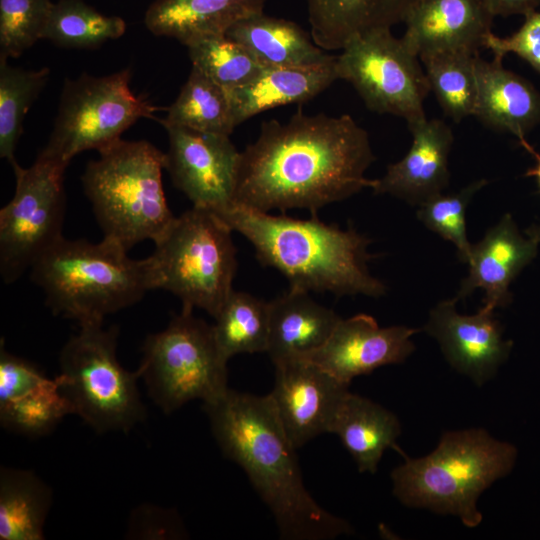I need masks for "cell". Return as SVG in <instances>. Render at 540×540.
I'll list each match as a JSON object with an SVG mask.
<instances>
[{
  "label": "cell",
  "mask_w": 540,
  "mask_h": 540,
  "mask_svg": "<svg viewBox=\"0 0 540 540\" xmlns=\"http://www.w3.org/2000/svg\"><path fill=\"white\" fill-rule=\"evenodd\" d=\"M375 160L369 136L348 114L264 121L240 152L234 204L261 212L306 209L312 215L373 186L365 172Z\"/></svg>",
  "instance_id": "6da1fadb"
},
{
  "label": "cell",
  "mask_w": 540,
  "mask_h": 540,
  "mask_svg": "<svg viewBox=\"0 0 540 540\" xmlns=\"http://www.w3.org/2000/svg\"><path fill=\"white\" fill-rule=\"evenodd\" d=\"M222 453L237 463L270 509L281 539L329 540L353 532L307 491L296 456L268 395L230 388L203 403Z\"/></svg>",
  "instance_id": "7a4b0ae2"
},
{
  "label": "cell",
  "mask_w": 540,
  "mask_h": 540,
  "mask_svg": "<svg viewBox=\"0 0 540 540\" xmlns=\"http://www.w3.org/2000/svg\"><path fill=\"white\" fill-rule=\"evenodd\" d=\"M218 215L254 247L258 261L280 271L290 287L337 296L380 297L386 285L373 277L368 261L372 242L354 228L340 229L317 215L296 219L271 215L237 204Z\"/></svg>",
  "instance_id": "3957f363"
},
{
  "label": "cell",
  "mask_w": 540,
  "mask_h": 540,
  "mask_svg": "<svg viewBox=\"0 0 540 540\" xmlns=\"http://www.w3.org/2000/svg\"><path fill=\"white\" fill-rule=\"evenodd\" d=\"M127 252L106 237L98 243L62 237L32 265L31 279L53 315L79 325L103 323L151 290L146 260Z\"/></svg>",
  "instance_id": "277c9868"
},
{
  "label": "cell",
  "mask_w": 540,
  "mask_h": 540,
  "mask_svg": "<svg viewBox=\"0 0 540 540\" xmlns=\"http://www.w3.org/2000/svg\"><path fill=\"white\" fill-rule=\"evenodd\" d=\"M405 461L391 473L393 494L408 507L453 514L467 527L482 521L477 509L481 493L509 474L517 449L492 438L483 429L446 432L429 455Z\"/></svg>",
  "instance_id": "5b68a950"
},
{
  "label": "cell",
  "mask_w": 540,
  "mask_h": 540,
  "mask_svg": "<svg viewBox=\"0 0 540 540\" xmlns=\"http://www.w3.org/2000/svg\"><path fill=\"white\" fill-rule=\"evenodd\" d=\"M98 153L81 181L104 237L128 251L144 240L155 242L176 218L162 184L165 153L148 141L123 139Z\"/></svg>",
  "instance_id": "8992f818"
},
{
  "label": "cell",
  "mask_w": 540,
  "mask_h": 540,
  "mask_svg": "<svg viewBox=\"0 0 540 540\" xmlns=\"http://www.w3.org/2000/svg\"><path fill=\"white\" fill-rule=\"evenodd\" d=\"M232 229L212 211L192 207L155 242L146 264L151 290L177 296L182 308L215 318L233 290L237 269Z\"/></svg>",
  "instance_id": "52a82bcc"
},
{
  "label": "cell",
  "mask_w": 540,
  "mask_h": 540,
  "mask_svg": "<svg viewBox=\"0 0 540 540\" xmlns=\"http://www.w3.org/2000/svg\"><path fill=\"white\" fill-rule=\"evenodd\" d=\"M118 328L103 323L79 325L59 354L60 387L74 414L96 433L129 432L146 418L137 371L117 357Z\"/></svg>",
  "instance_id": "ba28073f"
},
{
  "label": "cell",
  "mask_w": 540,
  "mask_h": 540,
  "mask_svg": "<svg viewBox=\"0 0 540 540\" xmlns=\"http://www.w3.org/2000/svg\"><path fill=\"white\" fill-rule=\"evenodd\" d=\"M136 370L152 401L165 414L186 403L214 401L229 388L227 362L213 326L182 308L167 327L147 335Z\"/></svg>",
  "instance_id": "9c48e42d"
},
{
  "label": "cell",
  "mask_w": 540,
  "mask_h": 540,
  "mask_svg": "<svg viewBox=\"0 0 540 540\" xmlns=\"http://www.w3.org/2000/svg\"><path fill=\"white\" fill-rule=\"evenodd\" d=\"M131 70L105 76L83 73L66 79L58 112L41 153L68 166L79 153L102 148L141 118H155L159 110L130 88Z\"/></svg>",
  "instance_id": "30bf717a"
},
{
  "label": "cell",
  "mask_w": 540,
  "mask_h": 540,
  "mask_svg": "<svg viewBox=\"0 0 540 540\" xmlns=\"http://www.w3.org/2000/svg\"><path fill=\"white\" fill-rule=\"evenodd\" d=\"M66 168L41 152L30 167L12 168L15 193L0 210V273L6 284L63 237Z\"/></svg>",
  "instance_id": "8fae6325"
},
{
  "label": "cell",
  "mask_w": 540,
  "mask_h": 540,
  "mask_svg": "<svg viewBox=\"0 0 540 540\" xmlns=\"http://www.w3.org/2000/svg\"><path fill=\"white\" fill-rule=\"evenodd\" d=\"M336 56L339 79L349 82L366 107L403 118L407 125L426 118L430 91L419 57L390 28L353 37Z\"/></svg>",
  "instance_id": "7c38bea8"
},
{
  "label": "cell",
  "mask_w": 540,
  "mask_h": 540,
  "mask_svg": "<svg viewBox=\"0 0 540 540\" xmlns=\"http://www.w3.org/2000/svg\"><path fill=\"white\" fill-rule=\"evenodd\" d=\"M166 165L174 186L193 207L219 214L234 203L240 152L229 135L165 125Z\"/></svg>",
  "instance_id": "4fadbf2b"
},
{
  "label": "cell",
  "mask_w": 540,
  "mask_h": 540,
  "mask_svg": "<svg viewBox=\"0 0 540 540\" xmlns=\"http://www.w3.org/2000/svg\"><path fill=\"white\" fill-rule=\"evenodd\" d=\"M268 394L276 416L298 449L322 433H330L349 385L306 359L277 363Z\"/></svg>",
  "instance_id": "5bb4252c"
},
{
  "label": "cell",
  "mask_w": 540,
  "mask_h": 540,
  "mask_svg": "<svg viewBox=\"0 0 540 540\" xmlns=\"http://www.w3.org/2000/svg\"><path fill=\"white\" fill-rule=\"evenodd\" d=\"M456 303L454 298L439 302L424 330L438 341L454 369L481 386L508 359L513 342L503 339L494 309L482 306L474 315H461Z\"/></svg>",
  "instance_id": "9a60e30c"
},
{
  "label": "cell",
  "mask_w": 540,
  "mask_h": 540,
  "mask_svg": "<svg viewBox=\"0 0 540 540\" xmlns=\"http://www.w3.org/2000/svg\"><path fill=\"white\" fill-rule=\"evenodd\" d=\"M419 331L406 326L380 327L372 316L357 314L341 318L325 344L304 359L350 385L357 376L405 361L415 349L411 337Z\"/></svg>",
  "instance_id": "2e32d148"
},
{
  "label": "cell",
  "mask_w": 540,
  "mask_h": 540,
  "mask_svg": "<svg viewBox=\"0 0 540 540\" xmlns=\"http://www.w3.org/2000/svg\"><path fill=\"white\" fill-rule=\"evenodd\" d=\"M495 15L488 0H419L402 36L419 59L450 51L478 54Z\"/></svg>",
  "instance_id": "e0dca14e"
},
{
  "label": "cell",
  "mask_w": 540,
  "mask_h": 540,
  "mask_svg": "<svg viewBox=\"0 0 540 540\" xmlns=\"http://www.w3.org/2000/svg\"><path fill=\"white\" fill-rule=\"evenodd\" d=\"M412 144L398 162L374 179V194H389L419 206L443 193L449 184V154L454 141L451 128L439 119H421L408 126Z\"/></svg>",
  "instance_id": "ac0fdd59"
},
{
  "label": "cell",
  "mask_w": 540,
  "mask_h": 540,
  "mask_svg": "<svg viewBox=\"0 0 540 540\" xmlns=\"http://www.w3.org/2000/svg\"><path fill=\"white\" fill-rule=\"evenodd\" d=\"M539 242L522 235L511 214L506 213L484 237L472 245L469 273L462 280L456 301L475 289L485 291L483 306L496 309L512 302L510 284L537 256Z\"/></svg>",
  "instance_id": "d6986e66"
},
{
  "label": "cell",
  "mask_w": 540,
  "mask_h": 540,
  "mask_svg": "<svg viewBox=\"0 0 540 540\" xmlns=\"http://www.w3.org/2000/svg\"><path fill=\"white\" fill-rule=\"evenodd\" d=\"M477 101L474 116L487 127L518 141L540 123V93L525 78L506 69L502 60H476Z\"/></svg>",
  "instance_id": "ffe728a7"
},
{
  "label": "cell",
  "mask_w": 540,
  "mask_h": 540,
  "mask_svg": "<svg viewBox=\"0 0 540 540\" xmlns=\"http://www.w3.org/2000/svg\"><path fill=\"white\" fill-rule=\"evenodd\" d=\"M341 318L309 292L292 288L269 302L266 353L273 364L304 359L322 347Z\"/></svg>",
  "instance_id": "44dd1931"
},
{
  "label": "cell",
  "mask_w": 540,
  "mask_h": 540,
  "mask_svg": "<svg viewBox=\"0 0 540 540\" xmlns=\"http://www.w3.org/2000/svg\"><path fill=\"white\" fill-rule=\"evenodd\" d=\"M337 79L336 56L318 65L264 68L247 84L227 90L235 125L266 110L307 102Z\"/></svg>",
  "instance_id": "7402d4cb"
},
{
  "label": "cell",
  "mask_w": 540,
  "mask_h": 540,
  "mask_svg": "<svg viewBox=\"0 0 540 540\" xmlns=\"http://www.w3.org/2000/svg\"><path fill=\"white\" fill-rule=\"evenodd\" d=\"M419 0H305L313 41L341 50L355 36L404 22Z\"/></svg>",
  "instance_id": "603a6c76"
},
{
  "label": "cell",
  "mask_w": 540,
  "mask_h": 540,
  "mask_svg": "<svg viewBox=\"0 0 540 540\" xmlns=\"http://www.w3.org/2000/svg\"><path fill=\"white\" fill-rule=\"evenodd\" d=\"M266 0H154L144 23L155 36L187 46L211 35L226 34L238 21L263 12Z\"/></svg>",
  "instance_id": "cb8c5ba5"
},
{
  "label": "cell",
  "mask_w": 540,
  "mask_h": 540,
  "mask_svg": "<svg viewBox=\"0 0 540 540\" xmlns=\"http://www.w3.org/2000/svg\"><path fill=\"white\" fill-rule=\"evenodd\" d=\"M226 35L245 47L265 68L311 66L335 58L295 22L263 12L238 21Z\"/></svg>",
  "instance_id": "d4e9b609"
},
{
  "label": "cell",
  "mask_w": 540,
  "mask_h": 540,
  "mask_svg": "<svg viewBox=\"0 0 540 540\" xmlns=\"http://www.w3.org/2000/svg\"><path fill=\"white\" fill-rule=\"evenodd\" d=\"M330 433L340 438L359 472L374 474L384 451L395 449L401 426L391 411L349 391L338 408Z\"/></svg>",
  "instance_id": "484cf974"
},
{
  "label": "cell",
  "mask_w": 540,
  "mask_h": 540,
  "mask_svg": "<svg viewBox=\"0 0 540 540\" xmlns=\"http://www.w3.org/2000/svg\"><path fill=\"white\" fill-rule=\"evenodd\" d=\"M53 491L30 470L0 469V540H43Z\"/></svg>",
  "instance_id": "4316f807"
},
{
  "label": "cell",
  "mask_w": 540,
  "mask_h": 540,
  "mask_svg": "<svg viewBox=\"0 0 540 540\" xmlns=\"http://www.w3.org/2000/svg\"><path fill=\"white\" fill-rule=\"evenodd\" d=\"M159 122L229 136L236 127L227 90L194 67Z\"/></svg>",
  "instance_id": "83f0119b"
},
{
  "label": "cell",
  "mask_w": 540,
  "mask_h": 540,
  "mask_svg": "<svg viewBox=\"0 0 540 540\" xmlns=\"http://www.w3.org/2000/svg\"><path fill=\"white\" fill-rule=\"evenodd\" d=\"M214 319V336L226 360L236 354L266 352L269 302L233 289Z\"/></svg>",
  "instance_id": "f1b7e54d"
},
{
  "label": "cell",
  "mask_w": 540,
  "mask_h": 540,
  "mask_svg": "<svg viewBox=\"0 0 540 540\" xmlns=\"http://www.w3.org/2000/svg\"><path fill=\"white\" fill-rule=\"evenodd\" d=\"M126 22L107 16L84 0H58L53 4L42 39L69 49H94L124 35Z\"/></svg>",
  "instance_id": "f546056e"
},
{
  "label": "cell",
  "mask_w": 540,
  "mask_h": 540,
  "mask_svg": "<svg viewBox=\"0 0 540 540\" xmlns=\"http://www.w3.org/2000/svg\"><path fill=\"white\" fill-rule=\"evenodd\" d=\"M479 54L442 52L421 59L426 77L443 112L454 122L474 116L477 101L476 60Z\"/></svg>",
  "instance_id": "4dcf8cb0"
},
{
  "label": "cell",
  "mask_w": 540,
  "mask_h": 540,
  "mask_svg": "<svg viewBox=\"0 0 540 540\" xmlns=\"http://www.w3.org/2000/svg\"><path fill=\"white\" fill-rule=\"evenodd\" d=\"M50 77V70H26L0 57V157L12 168L18 165L15 150L23 132V122Z\"/></svg>",
  "instance_id": "1f68e13d"
},
{
  "label": "cell",
  "mask_w": 540,
  "mask_h": 540,
  "mask_svg": "<svg viewBox=\"0 0 540 540\" xmlns=\"http://www.w3.org/2000/svg\"><path fill=\"white\" fill-rule=\"evenodd\" d=\"M74 414L56 376L0 406V424L10 431L30 438L51 433L64 417Z\"/></svg>",
  "instance_id": "d6a6232c"
},
{
  "label": "cell",
  "mask_w": 540,
  "mask_h": 540,
  "mask_svg": "<svg viewBox=\"0 0 540 540\" xmlns=\"http://www.w3.org/2000/svg\"><path fill=\"white\" fill-rule=\"evenodd\" d=\"M186 47L192 67L225 90L247 84L265 68L245 47L226 34L202 37Z\"/></svg>",
  "instance_id": "836d02e7"
},
{
  "label": "cell",
  "mask_w": 540,
  "mask_h": 540,
  "mask_svg": "<svg viewBox=\"0 0 540 540\" xmlns=\"http://www.w3.org/2000/svg\"><path fill=\"white\" fill-rule=\"evenodd\" d=\"M487 183L486 179L476 180L456 193H441L418 206V219L429 230L452 242L463 263H468L472 250L466 232V209Z\"/></svg>",
  "instance_id": "e575fe53"
},
{
  "label": "cell",
  "mask_w": 540,
  "mask_h": 540,
  "mask_svg": "<svg viewBox=\"0 0 540 540\" xmlns=\"http://www.w3.org/2000/svg\"><path fill=\"white\" fill-rule=\"evenodd\" d=\"M52 0H0V57L16 58L42 39Z\"/></svg>",
  "instance_id": "d590c367"
},
{
  "label": "cell",
  "mask_w": 540,
  "mask_h": 540,
  "mask_svg": "<svg viewBox=\"0 0 540 540\" xmlns=\"http://www.w3.org/2000/svg\"><path fill=\"white\" fill-rule=\"evenodd\" d=\"M484 47L500 60L506 54L514 53L540 73V12L526 15L518 31L506 38L490 33Z\"/></svg>",
  "instance_id": "8d00e7d4"
},
{
  "label": "cell",
  "mask_w": 540,
  "mask_h": 540,
  "mask_svg": "<svg viewBox=\"0 0 540 540\" xmlns=\"http://www.w3.org/2000/svg\"><path fill=\"white\" fill-rule=\"evenodd\" d=\"M47 378L35 364L9 353L1 342L0 406L23 396Z\"/></svg>",
  "instance_id": "74e56055"
},
{
  "label": "cell",
  "mask_w": 540,
  "mask_h": 540,
  "mask_svg": "<svg viewBox=\"0 0 540 540\" xmlns=\"http://www.w3.org/2000/svg\"><path fill=\"white\" fill-rule=\"evenodd\" d=\"M127 535L138 539H181L186 530L176 512L141 505L131 513Z\"/></svg>",
  "instance_id": "f35d334b"
},
{
  "label": "cell",
  "mask_w": 540,
  "mask_h": 540,
  "mask_svg": "<svg viewBox=\"0 0 540 540\" xmlns=\"http://www.w3.org/2000/svg\"><path fill=\"white\" fill-rule=\"evenodd\" d=\"M495 16L528 15L540 5V0H488Z\"/></svg>",
  "instance_id": "ab89813d"
},
{
  "label": "cell",
  "mask_w": 540,
  "mask_h": 540,
  "mask_svg": "<svg viewBox=\"0 0 540 540\" xmlns=\"http://www.w3.org/2000/svg\"><path fill=\"white\" fill-rule=\"evenodd\" d=\"M519 143L534 157L536 165L530 168L525 173L528 177H534L540 190V154L528 143V141L522 140Z\"/></svg>",
  "instance_id": "60d3db41"
},
{
  "label": "cell",
  "mask_w": 540,
  "mask_h": 540,
  "mask_svg": "<svg viewBox=\"0 0 540 540\" xmlns=\"http://www.w3.org/2000/svg\"><path fill=\"white\" fill-rule=\"evenodd\" d=\"M524 233L540 243V223L531 225Z\"/></svg>",
  "instance_id": "b9f144b4"
}]
</instances>
